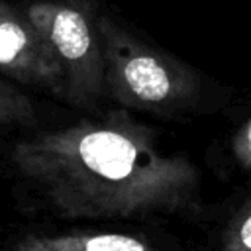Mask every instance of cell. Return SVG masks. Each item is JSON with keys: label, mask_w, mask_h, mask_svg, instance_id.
<instances>
[{"label": "cell", "mask_w": 251, "mask_h": 251, "mask_svg": "<svg viewBox=\"0 0 251 251\" xmlns=\"http://www.w3.org/2000/svg\"><path fill=\"white\" fill-rule=\"evenodd\" d=\"M220 251H251V200L233 216Z\"/></svg>", "instance_id": "cell-7"}, {"label": "cell", "mask_w": 251, "mask_h": 251, "mask_svg": "<svg viewBox=\"0 0 251 251\" xmlns=\"http://www.w3.org/2000/svg\"><path fill=\"white\" fill-rule=\"evenodd\" d=\"M10 161L69 220H129L198 206L190 159L165 153L155 131L124 108L22 139Z\"/></svg>", "instance_id": "cell-1"}, {"label": "cell", "mask_w": 251, "mask_h": 251, "mask_svg": "<svg viewBox=\"0 0 251 251\" xmlns=\"http://www.w3.org/2000/svg\"><path fill=\"white\" fill-rule=\"evenodd\" d=\"M231 153L239 167L251 171V118L239 127L231 139Z\"/></svg>", "instance_id": "cell-8"}, {"label": "cell", "mask_w": 251, "mask_h": 251, "mask_svg": "<svg viewBox=\"0 0 251 251\" xmlns=\"http://www.w3.org/2000/svg\"><path fill=\"white\" fill-rule=\"evenodd\" d=\"M98 27L106 94L124 110L165 114L198 100L200 76L192 67L141 37L106 8L100 12Z\"/></svg>", "instance_id": "cell-2"}, {"label": "cell", "mask_w": 251, "mask_h": 251, "mask_svg": "<svg viewBox=\"0 0 251 251\" xmlns=\"http://www.w3.org/2000/svg\"><path fill=\"white\" fill-rule=\"evenodd\" d=\"M35 118V110L31 100L16 86L14 80L2 76L0 80V124L4 127L10 126H25Z\"/></svg>", "instance_id": "cell-6"}, {"label": "cell", "mask_w": 251, "mask_h": 251, "mask_svg": "<svg viewBox=\"0 0 251 251\" xmlns=\"http://www.w3.org/2000/svg\"><path fill=\"white\" fill-rule=\"evenodd\" d=\"M14 251H159L129 233H31L14 243Z\"/></svg>", "instance_id": "cell-5"}, {"label": "cell", "mask_w": 251, "mask_h": 251, "mask_svg": "<svg viewBox=\"0 0 251 251\" xmlns=\"http://www.w3.org/2000/svg\"><path fill=\"white\" fill-rule=\"evenodd\" d=\"M35 27L55 49L69 80L73 104L92 108L106 92L100 39V0H22Z\"/></svg>", "instance_id": "cell-3"}, {"label": "cell", "mask_w": 251, "mask_h": 251, "mask_svg": "<svg viewBox=\"0 0 251 251\" xmlns=\"http://www.w3.org/2000/svg\"><path fill=\"white\" fill-rule=\"evenodd\" d=\"M0 69L2 76L14 82L41 86L69 98L63 63L20 2H0Z\"/></svg>", "instance_id": "cell-4"}]
</instances>
